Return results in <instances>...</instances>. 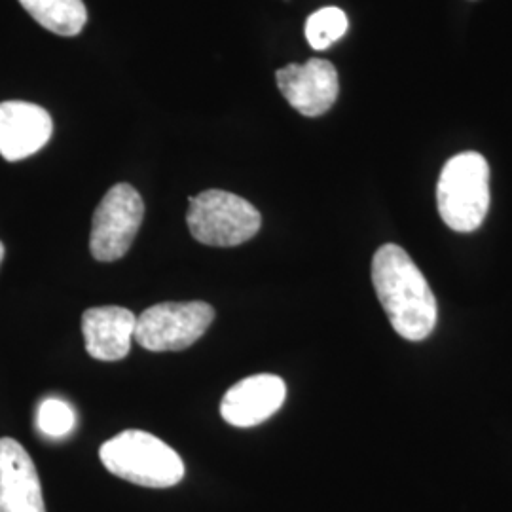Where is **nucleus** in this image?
I'll list each match as a JSON object with an SVG mask.
<instances>
[{"mask_svg": "<svg viewBox=\"0 0 512 512\" xmlns=\"http://www.w3.org/2000/svg\"><path fill=\"white\" fill-rule=\"evenodd\" d=\"M372 283L391 327L410 342H421L437 327V298L425 275L403 247L385 243L372 258Z\"/></svg>", "mask_w": 512, "mask_h": 512, "instance_id": "1", "label": "nucleus"}, {"mask_svg": "<svg viewBox=\"0 0 512 512\" xmlns=\"http://www.w3.org/2000/svg\"><path fill=\"white\" fill-rule=\"evenodd\" d=\"M348 16L334 6L313 12L306 21V38L311 48L321 52L348 33Z\"/></svg>", "mask_w": 512, "mask_h": 512, "instance_id": "13", "label": "nucleus"}, {"mask_svg": "<svg viewBox=\"0 0 512 512\" xmlns=\"http://www.w3.org/2000/svg\"><path fill=\"white\" fill-rule=\"evenodd\" d=\"M442 220L452 230L475 232L490 209V165L478 152H461L442 167L437 186Z\"/></svg>", "mask_w": 512, "mask_h": 512, "instance_id": "3", "label": "nucleus"}, {"mask_svg": "<svg viewBox=\"0 0 512 512\" xmlns=\"http://www.w3.org/2000/svg\"><path fill=\"white\" fill-rule=\"evenodd\" d=\"M19 4L44 29L61 37L78 35L88 21L82 0H19Z\"/></svg>", "mask_w": 512, "mask_h": 512, "instance_id": "12", "label": "nucleus"}, {"mask_svg": "<svg viewBox=\"0 0 512 512\" xmlns=\"http://www.w3.org/2000/svg\"><path fill=\"white\" fill-rule=\"evenodd\" d=\"M277 88L302 116L315 118L336 103L340 82L334 65L327 59H310L304 65L291 63L275 73Z\"/></svg>", "mask_w": 512, "mask_h": 512, "instance_id": "7", "label": "nucleus"}, {"mask_svg": "<svg viewBox=\"0 0 512 512\" xmlns=\"http://www.w3.org/2000/svg\"><path fill=\"white\" fill-rule=\"evenodd\" d=\"M54 133L50 112L27 101L0 103V156L6 162L25 160L48 145Z\"/></svg>", "mask_w": 512, "mask_h": 512, "instance_id": "8", "label": "nucleus"}, {"mask_svg": "<svg viewBox=\"0 0 512 512\" xmlns=\"http://www.w3.org/2000/svg\"><path fill=\"white\" fill-rule=\"evenodd\" d=\"M137 317L120 306L90 308L82 315L86 349L97 361H120L131 349Z\"/></svg>", "mask_w": 512, "mask_h": 512, "instance_id": "11", "label": "nucleus"}, {"mask_svg": "<svg viewBox=\"0 0 512 512\" xmlns=\"http://www.w3.org/2000/svg\"><path fill=\"white\" fill-rule=\"evenodd\" d=\"M99 458L110 473L145 488H171L184 476L183 459L147 431H124L107 440Z\"/></svg>", "mask_w": 512, "mask_h": 512, "instance_id": "2", "label": "nucleus"}, {"mask_svg": "<svg viewBox=\"0 0 512 512\" xmlns=\"http://www.w3.org/2000/svg\"><path fill=\"white\" fill-rule=\"evenodd\" d=\"M186 222L190 234L203 245L236 247L260 230V213L255 205L224 190H205L190 200Z\"/></svg>", "mask_w": 512, "mask_h": 512, "instance_id": "4", "label": "nucleus"}, {"mask_svg": "<svg viewBox=\"0 0 512 512\" xmlns=\"http://www.w3.org/2000/svg\"><path fill=\"white\" fill-rule=\"evenodd\" d=\"M4 245H2V241H0V264H2V260H4Z\"/></svg>", "mask_w": 512, "mask_h": 512, "instance_id": "15", "label": "nucleus"}, {"mask_svg": "<svg viewBox=\"0 0 512 512\" xmlns=\"http://www.w3.org/2000/svg\"><path fill=\"white\" fill-rule=\"evenodd\" d=\"M215 310L205 302H164L137 317L135 340L148 351H181L211 327Z\"/></svg>", "mask_w": 512, "mask_h": 512, "instance_id": "5", "label": "nucleus"}, {"mask_svg": "<svg viewBox=\"0 0 512 512\" xmlns=\"http://www.w3.org/2000/svg\"><path fill=\"white\" fill-rule=\"evenodd\" d=\"M145 217L141 194L128 183L114 184L93 215L90 249L95 260L114 262L128 253Z\"/></svg>", "mask_w": 512, "mask_h": 512, "instance_id": "6", "label": "nucleus"}, {"mask_svg": "<svg viewBox=\"0 0 512 512\" xmlns=\"http://www.w3.org/2000/svg\"><path fill=\"white\" fill-rule=\"evenodd\" d=\"M38 429L52 439L69 435L74 427L73 408L59 399H46L40 404L37 416Z\"/></svg>", "mask_w": 512, "mask_h": 512, "instance_id": "14", "label": "nucleus"}, {"mask_svg": "<svg viewBox=\"0 0 512 512\" xmlns=\"http://www.w3.org/2000/svg\"><path fill=\"white\" fill-rule=\"evenodd\" d=\"M287 399V385L274 374H256L234 385L220 403V414L234 427L270 420Z\"/></svg>", "mask_w": 512, "mask_h": 512, "instance_id": "10", "label": "nucleus"}, {"mask_svg": "<svg viewBox=\"0 0 512 512\" xmlns=\"http://www.w3.org/2000/svg\"><path fill=\"white\" fill-rule=\"evenodd\" d=\"M0 512H46L33 459L8 437L0 439Z\"/></svg>", "mask_w": 512, "mask_h": 512, "instance_id": "9", "label": "nucleus"}]
</instances>
